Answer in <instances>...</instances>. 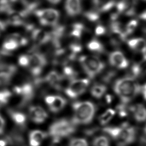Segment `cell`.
Wrapping results in <instances>:
<instances>
[{"label": "cell", "instance_id": "obj_7", "mask_svg": "<svg viewBox=\"0 0 146 146\" xmlns=\"http://www.w3.org/2000/svg\"><path fill=\"white\" fill-rule=\"evenodd\" d=\"M89 84L87 79L73 80L66 88L65 93L70 98H76L86 91Z\"/></svg>", "mask_w": 146, "mask_h": 146}, {"label": "cell", "instance_id": "obj_37", "mask_svg": "<svg viewBox=\"0 0 146 146\" xmlns=\"http://www.w3.org/2000/svg\"><path fill=\"white\" fill-rule=\"evenodd\" d=\"M6 28V25L4 23L0 21V33L4 30Z\"/></svg>", "mask_w": 146, "mask_h": 146}, {"label": "cell", "instance_id": "obj_9", "mask_svg": "<svg viewBox=\"0 0 146 146\" xmlns=\"http://www.w3.org/2000/svg\"><path fill=\"white\" fill-rule=\"evenodd\" d=\"M14 92L15 94L22 98L20 105H24L30 101L34 95V88L30 83H25L22 85L16 86L14 89Z\"/></svg>", "mask_w": 146, "mask_h": 146}, {"label": "cell", "instance_id": "obj_6", "mask_svg": "<svg viewBox=\"0 0 146 146\" xmlns=\"http://www.w3.org/2000/svg\"><path fill=\"white\" fill-rule=\"evenodd\" d=\"M35 14L43 26H56L60 18L59 11L54 9L38 10Z\"/></svg>", "mask_w": 146, "mask_h": 146}, {"label": "cell", "instance_id": "obj_31", "mask_svg": "<svg viewBox=\"0 0 146 146\" xmlns=\"http://www.w3.org/2000/svg\"><path fill=\"white\" fill-rule=\"evenodd\" d=\"M86 17L91 22H97L100 18L99 14L95 11H89L85 14Z\"/></svg>", "mask_w": 146, "mask_h": 146}, {"label": "cell", "instance_id": "obj_19", "mask_svg": "<svg viewBox=\"0 0 146 146\" xmlns=\"http://www.w3.org/2000/svg\"><path fill=\"white\" fill-rule=\"evenodd\" d=\"M33 39L40 44L47 43L51 39V36L44 31L37 29L34 31L32 34Z\"/></svg>", "mask_w": 146, "mask_h": 146}, {"label": "cell", "instance_id": "obj_25", "mask_svg": "<svg viewBox=\"0 0 146 146\" xmlns=\"http://www.w3.org/2000/svg\"><path fill=\"white\" fill-rule=\"evenodd\" d=\"M88 49L90 51L96 53H102L104 51V48L102 43L97 40H92L88 44Z\"/></svg>", "mask_w": 146, "mask_h": 146}, {"label": "cell", "instance_id": "obj_17", "mask_svg": "<svg viewBox=\"0 0 146 146\" xmlns=\"http://www.w3.org/2000/svg\"><path fill=\"white\" fill-rule=\"evenodd\" d=\"M67 104L65 98L60 96H54L52 103L49 106L50 111L53 113H58L64 108Z\"/></svg>", "mask_w": 146, "mask_h": 146}, {"label": "cell", "instance_id": "obj_4", "mask_svg": "<svg viewBox=\"0 0 146 146\" xmlns=\"http://www.w3.org/2000/svg\"><path fill=\"white\" fill-rule=\"evenodd\" d=\"M75 130L76 125L72 120L62 119L51 125L49 128V134L53 139V142L56 143L73 134Z\"/></svg>", "mask_w": 146, "mask_h": 146}, {"label": "cell", "instance_id": "obj_18", "mask_svg": "<svg viewBox=\"0 0 146 146\" xmlns=\"http://www.w3.org/2000/svg\"><path fill=\"white\" fill-rule=\"evenodd\" d=\"M98 10L102 12L110 10L115 6V0H93Z\"/></svg>", "mask_w": 146, "mask_h": 146}, {"label": "cell", "instance_id": "obj_21", "mask_svg": "<svg viewBox=\"0 0 146 146\" xmlns=\"http://www.w3.org/2000/svg\"><path fill=\"white\" fill-rule=\"evenodd\" d=\"M107 87L103 84H97L92 87L91 90V93L94 97L100 99L103 96L107 91Z\"/></svg>", "mask_w": 146, "mask_h": 146}, {"label": "cell", "instance_id": "obj_5", "mask_svg": "<svg viewBox=\"0 0 146 146\" xmlns=\"http://www.w3.org/2000/svg\"><path fill=\"white\" fill-rule=\"evenodd\" d=\"M79 62L84 71L90 78H93L103 70L105 64L97 57L94 56H83Z\"/></svg>", "mask_w": 146, "mask_h": 146}, {"label": "cell", "instance_id": "obj_32", "mask_svg": "<svg viewBox=\"0 0 146 146\" xmlns=\"http://www.w3.org/2000/svg\"><path fill=\"white\" fill-rule=\"evenodd\" d=\"M30 63L29 56L23 55L20 56L18 59V63L22 67H28Z\"/></svg>", "mask_w": 146, "mask_h": 146}, {"label": "cell", "instance_id": "obj_8", "mask_svg": "<svg viewBox=\"0 0 146 146\" xmlns=\"http://www.w3.org/2000/svg\"><path fill=\"white\" fill-rule=\"evenodd\" d=\"M30 63L28 68L31 73L35 77L41 74L44 68L47 65L46 58L43 54L35 53L29 56Z\"/></svg>", "mask_w": 146, "mask_h": 146}, {"label": "cell", "instance_id": "obj_35", "mask_svg": "<svg viewBox=\"0 0 146 146\" xmlns=\"http://www.w3.org/2000/svg\"><path fill=\"white\" fill-rule=\"evenodd\" d=\"M54 95L48 96L45 98V102L48 106L52 103L53 100H54Z\"/></svg>", "mask_w": 146, "mask_h": 146}, {"label": "cell", "instance_id": "obj_39", "mask_svg": "<svg viewBox=\"0 0 146 146\" xmlns=\"http://www.w3.org/2000/svg\"><path fill=\"white\" fill-rule=\"evenodd\" d=\"M140 18L143 20L146 21V11L140 15Z\"/></svg>", "mask_w": 146, "mask_h": 146}, {"label": "cell", "instance_id": "obj_33", "mask_svg": "<svg viewBox=\"0 0 146 146\" xmlns=\"http://www.w3.org/2000/svg\"><path fill=\"white\" fill-rule=\"evenodd\" d=\"M106 30L105 28L102 25L98 26L95 29V34L97 36H102L105 34Z\"/></svg>", "mask_w": 146, "mask_h": 146}, {"label": "cell", "instance_id": "obj_12", "mask_svg": "<svg viewBox=\"0 0 146 146\" xmlns=\"http://www.w3.org/2000/svg\"><path fill=\"white\" fill-rule=\"evenodd\" d=\"M29 115L33 122L41 124L48 118V114L44 109L40 106H34L29 108Z\"/></svg>", "mask_w": 146, "mask_h": 146}, {"label": "cell", "instance_id": "obj_34", "mask_svg": "<svg viewBox=\"0 0 146 146\" xmlns=\"http://www.w3.org/2000/svg\"><path fill=\"white\" fill-rule=\"evenodd\" d=\"M5 127V122L2 116L0 115V135L4 133Z\"/></svg>", "mask_w": 146, "mask_h": 146}, {"label": "cell", "instance_id": "obj_14", "mask_svg": "<svg viewBox=\"0 0 146 146\" xmlns=\"http://www.w3.org/2000/svg\"><path fill=\"white\" fill-rule=\"evenodd\" d=\"M64 77L60 75L57 72L51 71L45 78V80L48 83L56 89L60 90L61 88Z\"/></svg>", "mask_w": 146, "mask_h": 146}, {"label": "cell", "instance_id": "obj_29", "mask_svg": "<svg viewBox=\"0 0 146 146\" xmlns=\"http://www.w3.org/2000/svg\"><path fill=\"white\" fill-rule=\"evenodd\" d=\"M64 75L66 77L68 78L69 79H72L76 77L77 73L76 72L74 69H73L71 66H65L63 70Z\"/></svg>", "mask_w": 146, "mask_h": 146}, {"label": "cell", "instance_id": "obj_15", "mask_svg": "<svg viewBox=\"0 0 146 146\" xmlns=\"http://www.w3.org/2000/svg\"><path fill=\"white\" fill-rule=\"evenodd\" d=\"M132 114L135 119L138 122L146 121V108L142 104H138L133 106L131 108Z\"/></svg>", "mask_w": 146, "mask_h": 146}, {"label": "cell", "instance_id": "obj_23", "mask_svg": "<svg viewBox=\"0 0 146 146\" xmlns=\"http://www.w3.org/2000/svg\"><path fill=\"white\" fill-rule=\"evenodd\" d=\"M47 134L40 130H33L29 134V140H34L41 144V143L47 137Z\"/></svg>", "mask_w": 146, "mask_h": 146}, {"label": "cell", "instance_id": "obj_28", "mask_svg": "<svg viewBox=\"0 0 146 146\" xmlns=\"http://www.w3.org/2000/svg\"><path fill=\"white\" fill-rule=\"evenodd\" d=\"M138 22L136 20H133L128 23L125 29V33L127 36L131 34L135 30L137 27L138 26Z\"/></svg>", "mask_w": 146, "mask_h": 146}, {"label": "cell", "instance_id": "obj_10", "mask_svg": "<svg viewBox=\"0 0 146 146\" xmlns=\"http://www.w3.org/2000/svg\"><path fill=\"white\" fill-rule=\"evenodd\" d=\"M16 72V68L15 66L0 64V86L8 84Z\"/></svg>", "mask_w": 146, "mask_h": 146}, {"label": "cell", "instance_id": "obj_20", "mask_svg": "<svg viewBox=\"0 0 146 146\" xmlns=\"http://www.w3.org/2000/svg\"><path fill=\"white\" fill-rule=\"evenodd\" d=\"M9 114L13 121L18 126H24L26 122V116L24 113L20 112L9 110Z\"/></svg>", "mask_w": 146, "mask_h": 146}, {"label": "cell", "instance_id": "obj_1", "mask_svg": "<svg viewBox=\"0 0 146 146\" xmlns=\"http://www.w3.org/2000/svg\"><path fill=\"white\" fill-rule=\"evenodd\" d=\"M114 90L124 103H129L139 93L141 88L132 77L118 80L114 86Z\"/></svg>", "mask_w": 146, "mask_h": 146}, {"label": "cell", "instance_id": "obj_36", "mask_svg": "<svg viewBox=\"0 0 146 146\" xmlns=\"http://www.w3.org/2000/svg\"><path fill=\"white\" fill-rule=\"evenodd\" d=\"M141 91H142V94L143 96V97L144 99L146 100V84L145 85H144L142 89H141Z\"/></svg>", "mask_w": 146, "mask_h": 146}, {"label": "cell", "instance_id": "obj_26", "mask_svg": "<svg viewBox=\"0 0 146 146\" xmlns=\"http://www.w3.org/2000/svg\"><path fill=\"white\" fill-rule=\"evenodd\" d=\"M93 145V146H110V143L106 136H100L95 138Z\"/></svg>", "mask_w": 146, "mask_h": 146}, {"label": "cell", "instance_id": "obj_13", "mask_svg": "<svg viewBox=\"0 0 146 146\" xmlns=\"http://www.w3.org/2000/svg\"><path fill=\"white\" fill-rule=\"evenodd\" d=\"M65 7L67 14L70 16H76L81 12V0H66Z\"/></svg>", "mask_w": 146, "mask_h": 146}, {"label": "cell", "instance_id": "obj_42", "mask_svg": "<svg viewBox=\"0 0 146 146\" xmlns=\"http://www.w3.org/2000/svg\"><path fill=\"white\" fill-rule=\"evenodd\" d=\"M144 1H146V0H144Z\"/></svg>", "mask_w": 146, "mask_h": 146}, {"label": "cell", "instance_id": "obj_24", "mask_svg": "<svg viewBox=\"0 0 146 146\" xmlns=\"http://www.w3.org/2000/svg\"><path fill=\"white\" fill-rule=\"evenodd\" d=\"M19 46H20L18 42L11 36H9L3 45V49L5 51H13L16 50Z\"/></svg>", "mask_w": 146, "mask_h": 146}, {"label": "cell", "instance_id": "obj_11", "mask_svg": "<svg viewBox=\"0 0 146 146\" xmlns=\"http://www.w3.org/2000/svg\"><path fill=\"white\" fill-rule=\"evenodd\" d=\"M111 65L118 69H126L129 66V61L124 54L120 51H115L109 55Z\"/></svg>", "mask_w": 146, "mask_h": 146}, {"label": "cell", "instance_id": "obj_22", "mask_svg": "<svg viewBox=\"0 0 146 146\" xmlns=\"http://www.w3.org/2000/svg\"><path fill=\"white\" fill-rule=\"evenodd\" d=\"M116 114V112L112 109H108L104 112L100 117V123L102 125H105L112 120Z\"/></svg>", "mask_w": 146, "mask_h": 146}, {"label": "cell", "instance_id": "obj_16", "mask_svg": "<svg viewBox=\"0 0 146 146\" xmlns=\"http://www.w3.org/2000/svg\"><path fill=\"white\" fill-rule=\"evenodd\" d=\"M128 46L131 49L138 52L143 53L146 52V41L143 38H134L129 40Z\"/></svg>", "mask_w": 146, "mask_h": 146}, {"label": "cell", "instance_id": "obj_2", "mask_svg": "<svg viewBox=\"0 0 146 146\" xmlns=\"http://www.w3.org/2000/svg\"><path fill=\"white\" fill-rule=\"evenodd\" d=\"M74 117L72 122L77 124L86 125L90 123L93 119L96 112L95 106L89 101L77 102L72 105Z\"/></svg>", "mask_w": 146, "mask_h": 146}, {"label": "cell", "instance_id": "obj_40", "mask_svg": "<svg viewBox=\"0 0 146 146\" xmlns=\"http://www.w3.org/2000/svg\"><path fill=\"white\" fill-rule=\"evenodd\" d=\"M7 144L6 140H0V146H7Z\"/></svg>", "mask_w": 146, "mask_h": 146}, {"label": "cell", "instance_id": "obj_41", "mask_svg": "<svg viewBox=\"0 0 146 146\" xmlns=\"http://www.w3.org/2000/svg\"><path fill=\"white\" fill-rule=\"evenodd\" d=\"M144 131H145V133L146 134V125L145 126V129H144Z\"/></svg>", "mask_w": 146, "mask_h": 146}, {"label": "cell", "instance_id": "obj_27", "mask_svg": "<svg viewBox=\"0 0 146 146\" xmlns=\"http://www.w3.org/2000/svg\"><path fill=\"white\" fill-rule=\"evenodd\" d=\"M12 97V93L7 90L0 91V104H6Z\"/></svg>", "mask_w": 146, "mask_h": 146}, {"label": "cell", "instance_id": "obj_3", "mask_svg": "<svg viewBox=\"0 0 146 146\" xmlns=\"http://www.w3.org/2000/svg\"><path fill=\"white\" fill-rule=\"evenodd\" d=\"M120 146H125L134 142L136 138V131L131 126L106 127L103 129Z\"/></svg>", "mask_w": 146, "mask_h": 146}, {"label": "cell", "instance_id": "obj_30", "mask_svg": "<svg viewBox=\"0 0 146 146\" xmlns=\"http://www.w3.org/2000/svg\"><path fill=\"white\" fill-rule=\"evenodd\" d=\"M69 146H88L87 141L82 138H75L71 140Z\"/></svg>", "mask_w": 146, "mask_h": 146}, {"label": "cell", "instance_id": "obj_38", "mask_svg": "<svg viewBox=\"0 0 146 146\" xmlns=\"http://www.w3.org/2000/svg\"><path fill=\"white\" fill-rule=\"evenodd\" d=\"M47 1L51 4L54 5L58 4L61 1V0H47Z\"/></svg>", "mask_w": 146, "mask_h": 146}]
</instances>
